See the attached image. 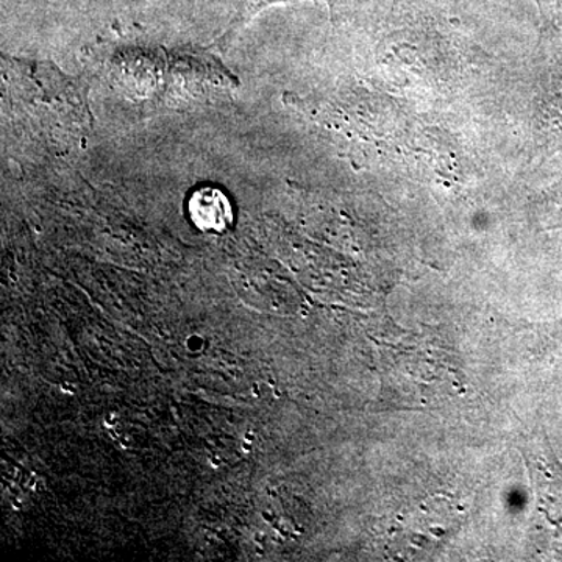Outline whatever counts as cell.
Segmentation results:
<instances>
[{
  "instance_id": "6da1fadb",
  "label": "cell",
  "mask_w": 562,
  "mask_h": 562,
  "mask_svg": "<svg viewBox=\"0 0 562 562\" xmlns=\"http://www.w3.org/2000/svg\"><path fill=\"white\" fill-rule=\"evenodd\" d=\"M188 211L195 227L203 232L221 233L231 227L233 211L224 192L216 188H201L192 192Z\"/></svg>"
},
{
  "instance_id": "7a4b0ae2",
  "label": "cell",
  "mask_w": 562,
  "mask_h": 562,
  "mask_svg": "<svg viewBox=\"0 0 562 562\" xmlns=\"http://www.w3.org/2000/svg\"><path fill=\"white\" fill-rule=\"evenodd\" d=\"M257 2L273 3V2H284V0H249V3H251V5H257Z\"/></svg>"
}]
</instances>
